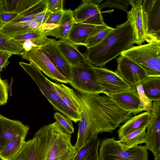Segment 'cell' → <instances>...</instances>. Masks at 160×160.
I'll list each match as a JSON object with an SVG mask.
<instances>
[{
    "label": "cell",
    "instance_id": "cell-8",
    "mask_svg": "<svg viewBox=\"0 0 160 160\" xmlns=\"http://www.w3.org/2000/svg\"><path fill=\"white\" fill-rule=\"evenodd\" d=\"M72 78L69 84L77 91L89 94L103 93L97 83L94 66H71Z\"/></svg>",
    "mask_w": 160,
    "mask_h": 160
},
{
    "label": "cell",
    "instance_id": "cell-10",
    "mask_svg": "<svg viewBox=\"0 0 160 160\" xmlns=\"http://www.w3.org/2000/svg\"><path fill=\"white\" fill-rule=\"evenodd\" d=\"M103 0H83L73 11L76 22L99 26L106 24L102 16L99 4Z\"/></svg>",
    "mask_w": 160,
    "mask_h": 160
},
{
    "label": "cell",
    "instance_id": "cell-11",
    "mask_svg": "<svg viewBox=\"0 0 160 160\" xmlns=\"http://www.w3.org/2000/svg\"><path fill=\"white\" fill-rule=\"evenodd\" d=\"M22 58L29 61L52 79L60 82H69L57 70L52 63L40 48H34L28 52L22 51Z\"/></svg>",
    "mask_w": 160,
    "mask_h": 160
},
{
    "label": "cell",
    "instance_id": "cell-19",
    "mask_svg": "<svg viewBox=\"0 0 160 160\" xmlns=\"http://www.w3.org/2000/svg\"><path fill=\"white\" fill-rule=\"evenodd\" d=\"M98 26L75 22L66 39L77 47L85 46L88 37Z\"/></svg>",
    "mask_w": 160,
    "mask_h": 160
},
{
    "label": "cell",
    "instance_id": "cell-30",
    "mask_svg": "<svg viewBox=\"0 0 160 160\" xmlns=\"http://www.w3.org/2000/svg\"><path fill=\"white\" fill-rule=\"evenodd\" d=\"M23 50L21 44L0 30V51L21 55Z\"/></svg>",
    "mask_w": 160,
    "mask_h": 160
},
{
    "label": "cell",
    "instance_id": "cell-48",
    "mask_svg": "<svg viewBox=\"0 0 160 160\" xmlns=\"http://www.w3.org/2000/svg\"></svg>",
    "mask_w": 160,
    "mask_h": 160
},
{
    "label": "cell",
    "instance_id": "cell-25",
    "mask_svg": "<svg viewBox=\"0 0 160 160\" xmlns=\"http://www.w3.org/2000/svg\"><path fill=\"white\" fill-rule=\"evenodd\" d=\"M144 93L151 101H160V76L148 77L141 82Z\"/></svg>",
    "mask_w": 160,
    "mask_h": 160
},
{
    "label": "cell",
    "instance_id": "cell-38",
    "mask_svg": "<svg viewBox=\"0 0 160 160\" xmlns=\"http://www.w3.org/2000/svg\"><path fill=\"white\" fill-rule=\"evenodd\" d=\"M47 7V0H40L36 4L19 15L24 16H34L46 10Z\"/></svg>",
    "mask_w": 160,
    "mask_h": 160
},
{
    "label": "cell",
    "instance_id": "cell-36",
    "mask_svg": "<svg viewBox=\"0 0 160 160\" xmlns=\"http://www.w3.org/2000/svg\"><path fill=\"white\" fill-rule=\"evenodd\" d=\"M54 117L57 122L62 128L70 134L73 133L74 131L72 121L66 116L58 112L54 114Z\"/></svg>",
    "mask_w": 160,
    "mask_h": 160
},
{
    "label": "cell",
    "instance_id": "cell-16",
    "mask_svg": "<svg viewBox=\"0 0 160 160\" xmlns=\"http://www.w3.org/2000/svg\"><path fill=\"white\" fill-rule=\"evenodd\" d=\"M40 49L52 63L59 72L70 83L72 78L71 66L60 52L56 41L53 39Z\"/></svg>",
    "mask_w": 160,
    "mask_h": 160
},
{
    "label": "cell",
    "instance_id": "cell-13",
    "mask_svg": "<svg viewBox=\"0 0 160 160\" xmlns=\"http://www.w3.org/2000/svg\"><path fill=\"white\" fill-rule=\"evenodd\" d=\"M152 102V112L146 127L145 146L155 155L160 153V101Z\"/></svg>",
    "mask_w": 160,
    "mask_h": 160
},
{
    "label": "cell",
    "instance_id": "cell-12",
    "mask_svg": "<svg viewBox=\"0 0 160 160\" xmlns=\"http://www.w3.org/2000/svg\"><path fill=\"white\" fill-rule=\"evenodd\" d=\"M115 58L117 67L115 72L132 88L148 77L142 68L127 57L121 54Z\"/></svg>",
    "mask_w": 160,
    "mask_h": 160
},
{
    "label": "cell",
    "instance_id": "cell-31",
    "mask_svg": "<svg viewBox=\"0 0 160 160\" xmlns=\"http://www.w3.org/2000/svg\"><path fill=\"white\" fill-rule=\"evenodd\" d=\"M113 28L106 24L98 26L88 38L85 46L87 49L96 45L102 40Z\"/></svg>",
    "mask_w": 160,
    "mask_h": 160
},
{
    "label": "cell",
    "instance_id": "cell-45",
    "mask_svg": "<svg viewBox=\"0 0 160 160\" xmlns=\"http://www.w3.org/2000/svg\"><path fill=\"white\" fill-rule=\"evenodd\" d=\"M6 11L4 0H0V12Z\"/></svg>",
    "mask_w": 160,
    "mask_h": 160
},
{
    "label": "cell",
    "instance_id": "cell-20",
    "mask_svg": "<svg viewBox=\"0 0 160 160\" xmlns=\"http://www.w3.org/2000/svg\"><path fill=\"white\" fill-rule=\"evenodd\" d=\"M150 118V114L147 112L132 116L117 131L119 139H120L130 133L147 126Z\"/></svg>",
    "mask_w": 160,
    "mask_h": 160
},
{
    "label": "cell",
    "instance_id": "cell-44",
    "mask_svg": "<svg viewBox=\"0 0 160 160\" xmlns=\"http://www.w3.org/2000/svg\"><path fill=\"white\" fill-rule=\"evenodd\" d=\"M34 20H35L34 16H24L19 15L9 23L27 22Z\"/></svg>",
    "mask_w": 160,
    "mask_h": 160
},
{
    "label": "cell",
    "instance_id": "cell-28",
    "mask_svg": "<svg viewBox=\"0 0 160 160\" xmlns=\"http://www.w3.org/2000/svg\"><path fill=\"white\" fill-rule=\"evenodd\" d=\"M20 138L8 142L0 151V158L2 160H11L18 154L26 142Z\"/></svg>",
    "mask_w": 160,
    "mask_h": 160
},
{
    "label": "cell",
    "instance_id": "cell-35",
    "mask_svg": "<svg viewBox=\"0 0 160 160\" xmlns=\"http://www.w3.org/2000/svg\"><path fill=\"white\" fill-rule=\"evenodd\" d=\"M44 36H46L45 33L42 28H41L11 38L22 45V43L25 41L33 39Z\"/></svg>",
    "mask_w": 160,
    "mask_h": 160
},
{
    "label": "cell",
    "instance_id": "cell-26",
    "mask_svg": "<svg viewBox=\"0 0 160 160\" xmlns=\"http://www.w3.org/2000/svg\"><path fill=\"white\" fill-rule=\"evenodd\" d=\"M147 126H145L130 133L118 140L123 148L125 150H128L138 144L145 143Z\"/></svg>",
    "mask_w": 160,
    "mask_h": 160
},
{
    "label": "cell",
    "instance_id": "cell-2",
    "mask_svg": "<svg viewBox=\"0 0 160 160\" xmlns=\"http://www.w3.org/2000/svg\"><path fill=\"white\" fill-rule=\"evenodd\" d=\"M34 137L38 160H72L76 155L71 135L56 121L41 127Z\"/></svg>",
    "mask_w": 160,
    "mask_h": 160
},
{
    "label": "cell",
    "instance_id": "cell-37",
    "mask_svg": "<svg viewBox=\"0 0 160 160\" xmlns=\"http://www.w3.org/2000/svg\"><path fill=\"white\" fill-rule=\"evenodd\" d=\"M129 0H107L99 5L100 9L115 8L127 12Z\"/></svg>",
    "mask_w": 160,
    "mask_h": 160
},
{
    "label": "cell",
    "instance_id": "cell-47",
    "mask_svg": "<svg viewBox=\"0 0 160 160\" xmlns=\"http://www.w3.org/2000/svg\"><path fill=\"white\" fill-rule=\"evenodd\" d=\"M2 23L1 22L0 20V28L1 27V26L2 25Z\"/></svg>",
    "mask_w": 160,
    "mask_h": 160
},
{
    "label": "cell",
    "instance_id": "cell-32",
    "mask_svg": "<svg viewBox=\"0 0 160 160\" xmlns=\"http://www.w3.org/2000/svg\"><path fill=\"white\" fill-rule=\"evenodd\" d=\"M53 39L48 38L46 36H44L33 39L25 41L22 43L23 49V51L28 52L32 49L40 48L52 41Z\"/></svg>",
    "mask_w": 160,
    "mask_h": 160
},
{
    "label": "cell",
    "instance_id": "cell-34",
    "mask_svg": "<svg viewBox=\"0 0 160 160\" xmlns=\"http://www.w3.org/2000/svg\"><path fill=\"white\" fill-rule=\"evenodd\" d=\"M140 99L139 109L142 111H145L151 114L153 109L152 102L145 94L141 82L136 85Z\"/></svg>",
    "mask_w": 160,
    "mask_h": 160
},
{
    "label": "cell",
    "instance_id": "cell-39",
    "mask_svg": "<svg viewBox=\"0 0 160 160\" xmlns=\"http://www.w3.org/2000/svg\"><path fill=\"white\" fill-rule=\"evenodd\" d=\"M8 81L2 80L0 77V106L6 104L8 99Z\"/></svg>",
    "mask_w": 160,
    "mask_h": 160
},
{
    "label": "cell",
    "instance_id": "cell-46",
    "mask_svg": "<svg viewBox=\"0 0 160 160\" xmlns=\"http://www.w3.org/2000/svg\"><path fill=\"white\" fill-rule=\"evenodd\" d=\"M154 160H160V153L158 155H155Z\"/></svg>",
    "mask_w": 160,
    "mask_h": 160
},
{
    "label": "cell",
    "instance_id": "cell-6",
    "mask_svg": "<svg viewBox=\"0 0 160 160\" xmlns=\"http://www.w3.org/2000/svg\"><path fill=\"white\" fill-rule=\"evenodd\" d=\"M99 160H148L145 146L137 145L125 150L114 138H107L100 143Z\"/></svg>",
    "mask_w": 160,
    "mask_h": 160
},
{
    "label": "cell",
    "instance_id": "cell-42",
    "mask_svg": "<svg viewBox=\"0 0 160 160\" xmlns=\"http://www.w3.org/2000/svg\"><path fill=\"white\" fill-rule=\"evenodd\" d=\"M13 55L11 53L0 51V73L9 63V58Z\"/></svg>",
    "mask_w": 160,
    "mask_h": 160
},
{
    "label": "cell",
    "instance_id": "cell-14",
    "mask_svg": "<svg viewBox=\"0 0 160 160\" xmlns=\"http://www.w3.org/2000/svg\"><path fill=\"white\" fill-rule=\"evenodd\" d=\"M29 127L21 122L8 118L0 114V151L10 141L25 139Z\"/></svg>",
    "mask_w": 160,
    "mask_h": 160
},
{
    "label": "cell",
    "instance_id": "cell-33",
    "mask_svg": "<svg viewBox=\"0 0 160 160\" xmlns=\"http://www.w3.org/2000/svg\"><path fill=\"white\" fill-rule=\"evenodd\" d=\"M63 10L51 13L45 23L42 26V28L45 34L47 32L58 27L61 22Z\"/></svg>",
    "mask_w": 160,
    "mask_h": 160
},
{
    "label": "cell",
    "instance_id": "cell-41",
    "mask_svg": "<svg viewBox=\"0 0 160 160\" xmlns=\"http://www.w3.org/2000/svg\"><path fill=\"white\" fill-rule=\"evenodd\" d=\"M19 14L14 12L5 11L0 12V20L2 24L10 22L15 18Z\"/></svg>",
    "mask_w": 160,
    "mask_h": 160
},
{
    "label": "cell",
    "instance_id": "cell-24",
    "mask_svg": "<svg viewBox=\"0 0 160 160\" xmlns=\"http://www.w3.org/2000/svg\"><path fill=\"white\" fill-rule=\"evenodd\" d=\"M100 140L98 136L86 144L72 160H99L98 153Z\"/></svg>",
    "mask_w": 160,
    "mask_h": 160
},
{
    "label": "cell",
    "instance_id": "cell-22",
    "mask_svg": "<svg viewBox=\"0 0 160 160\" xmlns=\"http://www.w3.org/2000/svg\"><path fill=\"white\" fill-rule=\"evenodd\" d=\"M52 83L61 99L71 110L81 115L80 105L76 92L72 89L63 84L52 82Z\"/></svg>",
    "mask_w": 160,
    "mask_h": 160
},
{
    "label": "cell",
    "instance_id": "cell-17",
    "mask_svg": "<svg viewBox=\"0 0 160 160\" xmlns=\"http://www.w3.org/2000/svg\"><path fill=\"white\" fill-rule=\"evenodd\" d=\"M109 97L124 111L135 115L142 112L139 109L140 99L136 87L131 90L112 94Z\"/></svg>",
    "mask_w": 160,
    "mask_h": 160
},
{
    "label": "cell",
    "instance_id": "cell-7",
    "mask_svg": "<svg viewBox=\"0 0 160 160\" xmlns=\"http://www.w3.org/2000/svg\"><path fill=\"white\" fill-rule=\"evenodd\" d=\"M131 8L127 12V20L132 31L133 42L138 45L146 41L148 33V17L142 0H129Z\"/></svg>",
    "mask_w": 160,
    "mask_h": 160
},
{
    "label": "cell",
    "instance_id": "cell-9",
    "mask_svg": "<svg viewBox=\"0 0 160 160\" xmlns=\"http://www.w3.org/2000/svg\"><path fill=\"white\" fill-rule=\"evenodd\" d=\"M94 67L97 82L102 93L107 96L132 89V88L115 72L106 68Z\"/></svg>",
    "mask_w": 160,
    "mask_h": 160
},
{
    "label": "cell",
    "instance_id": "cell-4",
    "mask_svg": "<svg viewBox=\"0 0 160 160\" xmlns=\"http://www.w3.org/2000/svg\"><path fill=\"white\" fill-rule=\"evenodd\" d=\"M121 55L142 68L148 77L160 76V43L156 42L132 46Z\"/></svg>",
    "mask_w": 160,
    "mask_h": 160
},
{
    "label": "cell",
    "instance_id": "cell-5",
    "mask_svg": "<svg viewBox=\"0 0 160 160\" xmlns=\"http://www.w3.org/2000/svg\"><path fill=\"white\" fill-rule=\"evenodd\" d=\"M19 64L32 78L42 94L56 109L75 122L80 121L81 117L69 111L63 106L62 100L55 91L52 81L45 77L39 69L31 62H20Z\"/></svg>",
    "mask_w": 160,
    "mask_h": 160
},
{
    "label": "cell",
    "instance_id": "cell-15",
    "mask_svg": "<svg viewBox=\"0 0 160 160\" xmlns=\"http://www.w3.org/2000/svg\"><path fill=\"white\" fill-rule=\"evenodd\" d=\"M148 17V33L146 41L160 43V0H143Z\"/></svg>",
    "mask_w": 160,
    "mask_h": 160
},
{
    "label": "cell",
    "instance_id": "cell-40",
    "mask_svg": "<svg viewBox=\"0 0 160 160\" xmlns=\"http://www.w3.org/2000/svg\"><path fill=\"white\" fill-rule=\"evenodd\" d=\"M63 2V0H47V9L51 13L62 11Z\"/></svg>",
    "mask_w": 160,
    "mask_h": 160
},
{
    "label": "cell",
    "instance_id": "cell-18",
    "mask_svg": "<svg viewBox=\"0 0 160 160\" xmlns=\"http://www.w3.org/2000/svg\"><path fill=\"white\" fill-rule=\"evenodd\" d=\"M56 43L60 52L71 66L84 67L90 64L77 47L67 39L56 41Z\"/></svg>",
    "mask_w": 160,
    "mask_h": 160
},
{
    "label": "cell",
    "instance_id": "cell-27",
    "mask_svg": "<svg viewBox=\"0 0 160 160\" xmlns=\"http://www.w3.org/2000/svg\"><path fill=\"white\" fill-rule=\"evenodd\" d=\"M11 160H38L36 139L35 137L25 142L18 154Z\"/></svg>",
    "mask_w": 160,
    "mask_h": 160
},
{
    "label": "cell",
    "instance_id": "cell-3",
    "mask_svg": "<svg viewBox=\"0 0 160 160\" xmlns=\"http://www.w3.org/2000/svg\"><path fill=\"white\" fill-rule=\"evenodd\" d=\"M132 28L127 20L116 26L100 42L83 54L93 66L102 67L133 45Z\"/></svg>",
    "mask_w": 160,
    "mask_h": 160
},
{
    "label": "cell",
    "instance_id": "cell-21",
    "mask_svg": "<svg viewBox=\"0 0 160 160\" xmlns=\"http://www.w3.org/2000/svg\"><path fill=\"white\" fill-rule=\"evenodd\" d=\"M42 28V25L36 20L24 22L8 23L2 24L0 30L12 38Z\"/></svg>",
    "mask_w": 160,
    "mask_h": 160
},
{
    "label": "cell",
    "instance_id": "cell-1",
    "mask_svg": "<svg viewBox=\"0 0 160 160\" xmlns=\"http://www.w3.org/2000/svg\"><path fill=\"white\" fill-rule=\"evenodd\" d=\"M81 119L74 146L76 154L91 140L103 132H112L128 119L127 113L108 96L76 92Z\"/></svg>",
    "mask_w": 160,
    "mask_h": 160
},
{
    "label": "cell",
    "instance_id": "cell-29",
    "mask_svg": "<svg viewBox=\"0 0 160 160\" xmlns=\"http://www.w3.org/2000/svg\"><path fill=\"white\" fill-rule=\"evenodd\" d=\"M40 0H4L6 11L20 14L38 2Z\"/></svg>",
    "mask_w": 160,
    "mask_h": 160
},
{
    "label": "cell",
    "instance_id": "cell-43",
    "mask_svg": "<svg viewBox=\"0 0 160 160\" xmlns=\"http://www.w3.org/2000/svg\"><path fill=\"white\" fill-rule=\"evenodd\" d=\"M51 12L47 9L46 10L34 16L35 19L42 26L44 24Z\"/></svg>",
    "mask_w": 160,
    "mask_h": 160
},
{
    "label": "cell",
    "instance_id": "cell-23",
    "mask_svg": "<svg viewBox=\"0 0 160 160\" xmlns=\"http://www.w3.org/2000/svg\"><path fill=\"white\" fill-rule=\"evenodd\" d=\"M75 22L73 11L70 9L64 10L59 25L55 28L47 32L46 35L55 37L60 40L66 39Z\"/></svg>",
    "mask_w": 160,
    "mask_h": 160
}]
</instances>
